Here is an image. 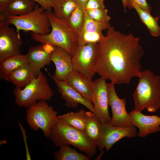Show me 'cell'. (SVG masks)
Listing matches in <instances>:
<instances>
[{
    "label": "cell",
    "mask_w": 160,
    "mask_h": 160,
    "mask_svg": "<svg viewBox=\"0 0 160 160\" xmlns=\"http://www.w3.org/2000/svg\"><path fill=\"white\" fill-rule=\"evenodd\" d=\"M140 38L125 34L111 26L98 43L97 73L115 84H129L142 71L144 51Z\"/></svg>",
    "instance_id": "6da1fadb"
},
{
    "label": "cell",
    "mask_w": 160,
    "mask_h": 160,
    "mask_svg": "<svg viewBox=\"0 0 160 160\" xmlns=\"http://www.w3.org/2000/svg\"><path fill=\"white\" fill-rule=\"evenodd\" d=\"M138 84L132 95L134 110L141 112L147 109L149 112L157 111L160 108V76L149 69L139 73Z\"/></svg>",
    "instance_id": "7a4b0ae2"
},
{
    "label": "cell",
    "mask_w": 160,
    "mask_h": 160,
    "mask_svg": "<svg viewBox=\"0 0 160 160\" xmlns=\"http://www.w3.org/2000/svg\"><path fill=\"white\" fill-rule=\"evenodd\" d=\"M56 147L71 145L92 158L97 146L85 133L67 124L59 119L52 129L49 137Z\"/></svg>",
    "instance_id": "3957f363"
},
{
    "label": "cell",
    "mask_w": 160,
    "mask_h": 160,
    "mask_svg": "<svg viewBox=\"0 0 160 160\" xmlns=\"http://www.w3.org/2000/svg\"><path fill=\"white\" fill-rule=\"evenodd\" d=\"M45 11L50 22L51 31L45 35L32 32L31 35L32 39L42 44L61 47L72 57L78 45V34L70 26L67 20L57 18L52 12Z\"/></svg>",
    "instance_id": "277c9868"
},
{
    "label": "cell",
    "mask_w": 160,
    "mask_h": 160,
    "mask_svg": "<svg viewBox=\"0 0 160 160\" xmlns=\"http://www.w3.org/2000/svg\"><path fill=\"white\" fill-rule=\"evenodd\" d=\"M13 92L16 104L20 107L27 108L39 101L49 100L53 95L47 78L41 71L23 89L15 87Z\"/></svg>",
    "instance_id": "5b68a950"
},
{
    "label": "cell",
    "mask_w": 160,
    "mask_h": 160,
    "mask_svg": "<svg viewBox=\"0 0 160 160\" xmlns=\"http://www.w3.org/2000/svg\"><path fill=\"white\" fill-rule=\"evenodd\" d=\"M25 120L31 129L41 130L48 138L51 130L58 120V112L47 101H39L27 108Z\"/></svg>",
    "instance_id": "8992f818"
},
{
    "label": "cell",
    "mask_w": 160,
    "mask_h": 160,
    "mask_svg": "<svg viewBox=\"0 0 160 160\" xmlns=\"http://www.w3.org/2000/svg\"><path fill=\"white\" fill-rule=\"evenodd\" d=\"M10 24L15 26L17 32L31 31L41 35H47L51 31V25L45 9L36 4L33 11L28 14L9 17Z\"/></svg>",
    "instance_id": "52a82bcc"
},
{
    "label": "cell",
    "mask_w": 160,
    "mask_h": 160,
    "mask_svg": "<svg viewBox=\"0 0 160 160\" xmlns=\"http://www.w3.org/2000/svg\"><path fill=\"white\" fill-rule=\"evenodd\" d=\"M98 57V43L77 46L72 57L73 70L92 79L97 73Z\"/></svg>",
    "instance_id": "ba28073f"
},
{
    "label": "cell",
    "mask_w": 160,
    "mask_h": 160,
    "mask_svg": "<svg viewBox=\"0 0 160 160\" xmlns=\"http://www.w3.org/2000/svg\"><path fill=\"white\" fill-rule=\"evenodd\" d=\"M137 134L136 127L133 125L123 127L114 126L110 123L100 124L99 136L96 143L99 150L105 148L108 151L121 139L134 138Z\"/></svg>",
    "instance_id": "9c48e42d"
},
{
    "label": "cell",
    "mask_w": 160,
    "mask_h": 160,
    "mask_svg": "<svg viewBox=\"0 0 160 160\" xmlns=\"http://www.w3.org/2000/svg\"><path fill=\"white\" fill-rule=\"evenodd\" d=\"M115 84L107 83L108 105L111 108L112 116L110 124L114 126L126 127L133 125L130 116L127 112L125 98H120L114 87Z\"/></svg>",
    "instance_id": "30bf717a"
},
{
    "label": "cell",
    "mask_w": 160,
    "mask_h": 160,
    "mask_svg": "<svg viewBox=\"0 0 160 160\" xmlns=\"http://www.w3.org/2000/svg\"><path fill=\"white\" fill-rule=\"evenodd\" d=\"M106 79L101 77L94 82L92 103L101 124L110 123L111 118L108 110Z\"/></svg>",
    "instance_id": "8fae6325"
},
{
    "label": "cell",
    "mask_w": 160,
    "mask_h": 160,
    "mask_svg": "<svg viewBox=\"0 0 160 160\" xmlns=\"http://www.w3.org/2000/svg\"><path fill=\"white\" fill-rule=\"evenodd\" d=\"M22 42L19 33L9 26L0 25V62L21 54Z\"/></svg>",
    "instance_id": "7c38bea8"
},
{
    "label": "cell",
    "mask_w": 160,
    "mask_h": 160,
    "mask_svg": "<svg viewBox=\"0 0 160 160\" xmlns=\"http://www.w3.org/2000/svg\"><path fill=\"white\" fill-rule=\"evenodd\" d=\"M111 26L109 22H97L84 13V23L79 34L77 46L89 43H98L104 35L102 31L108 29Z\"/></svg>",
    "instance_id": "4fadbf2b"
},
{
    "label": "cell",
    "mask_w": 160,
    "mask_h": 160,
    "mask_svg": "<svg viewBox=\"0 0 160 160\" xmlns=\"http://www.w3.org/2000/svg\"><path fill=\"white\" fill-rule=\"evenodd\" d=\"M47 72L48 75L56 84L58 92L65 102V105L69 108H74L81 104L96 115L93 104L85 99L78 92L71 87L65 80L57 79Z\"/></svg>",
    "instance_id": "5bb4252c"
},
{
    "label": "cell",
    "mask_w": 160,
    "mask_h": 160,
    "mask_svg": "<svg viewBox=\"0 0 160 160\" xmlns=\"http://www.w3.org/2000/svg\"><path fill=\"white\" fill-rule=\"evenodd\" d=\"M129 114L133 125L139 129L137 135L139 137H145L149 134L160 131V117L145 115L134 110Z\"/></svg>",
    "instance_id": "9a60e30c"
},
{
    "label": "cell",
    "mask_w": 160,
    "mask_h": 160,
    "mask_svg": "<svg viewBox=\"0 0 160 160\" xmlns=\"http://www.w3.org/2000/svg\"><path fill=\"white\" fill-rule=\"evenodd\" d=\"M30 47L26 55L28 63L33 68L38 76L41 69L51 63L54 46L49 44Z\"/></svg>",
    "instance_id": "2e32d148"
},
{
    "label": "cell",
    "mask_w": 160,
    "mask_h": 160,
    "mask_svg": "<svg viewBox=\"0 0 160 160\" xmlns=\"http://www.w3.org/2000/svg\"><path fill=\"white\" fill-rule=\"evenodd\" d=\"M51 61L56 68L53 76L57 79L65 80L73 71L71 56L61 47L54 46Z\"/></svg>",
    "instance_id": "e0dca14e"
},
{
    "label": "cell",
    "mask_w": 160,
    "mask_h": 160,
    "mask_svg": "<svg viewBox=\"0 0 160 160\" xmlns=\"http://www.w3.org/2000/svg\"><path fill=\"white\" fill-rule=\"evenodd\" d=\"M85 99L92 103L94 82L73 70L65 80Z\"/></svg>",
    "instance_id": "ac0fdd59"
},
{
    "label": "cell",
    "mask_w": 160,
    "mask_h": 160,
    "mask_svg": "<svg viewBox=\"0 0 160 160\" xmlns=\"http://www.w3.org/2000/svg\"><path fill=\"white\" fill-rule=\"evenodd\" d=\"M37 77L33 68L28 63L12 71L10 75L9 81L16 87L24 88Z\"/></svg>",
    "instance_id": "d6986e66"
},
{
    "label": "cell",
    "mask_w": 160,
    "mask_h": 160,
    "mask_svg": "<svg viewBox=\"0 0 160 160\" xmlns=\"http://www.w3.org/2000/svg\"><path fill=\"white\" fill-rule=\"evenodd\" d=\"M28 63L26 55L21 54L7 57L0 62V79L9 81L11 73L20 66Z\"/></svg>",
    "instance_id": "ffe728a7"
},
{
    "label": "cell",
    "mask_w": 160,
    "mask_h": 160,
    "mask_svg": "<svg viewBox=\"0 0 160 160\" xmlns=\"http://www.w3.org/2000/svg\"><path fill=\"white\" fill-rule=\"evenodd\" d=\"M133 8L135 9L141 21L148 28L150 34L157 37L160 36V27L158 24L159 17H154L151 13L145 10L135 4H132Z\"/></svg>",
    "instance_id": "44dd1931"
},
{
    "label": "cell",
    "mask_w": 160,
    "mask_h": 160,
    "mask_svg": "<svg viewBox=\"0 0 160 160\" xmlns=\"http://www.w3.org/2000/svg\"><path fill=\"white\" fill-rule=\"evenodd\" d=\"M36 4L31 0H11L4 9L10 16H21L33 11Z\"/></svg>",
    "instance_id": "7402d4cb"
},
{
    "label": "cell",
    "mask_w": 160,
    "mask_h": 160,
    "mask_svg": "<svg viewBox=\"0 0 160 160\" xmlns=\"http://www.w3.org/2000/svg\"><path fill=\"white\" fill-rule=\"evenodd\" d=\"M78 5L74 0H55L53 12L57 18L67 21Z\"/></svg>",
    "instance_id": "603a6c76"
},
{
    "label": "cell",
    "mask_w": 160,
    "mask_h": 160,
    "mask_svg": "<svg viewBox=\"0 0 160 160\" xmlns=\"http://www.w3.org/2000/svg\"><path fill=\"white\" fill-rule=\"evenodd\" d=\"M86 112L85 110L81 109L75 112H71L58 116V117L65 123L85 132Z\"/></svg>",
    "instance_id": "cb8c5ba5"
},
{
    "label": "cell",
    "mask_w": 160,
    "mask_h": 160,
    "mask_svg": "<svg viewBox=\"0 0 160 160\" xmlns=\"http://www.w3.org/2000/svg\"><path fill=\"white\" fill-rule=\"evenodd\" d=\"M85 132L95 142L99 138L100 124L96 115L91 111H86L85 118Z\"/></svg>",
    "instance_id": "d4e9b609"
},
{
    "label": "cell",
    "mask_w": 160,
    "mask_h": 160,
    "mask_svg": "<svg viewBox=\"0 0 160 160\" xmlns=\"http://www.w3.org/2000/svg\"><path fill=\"white\" fill-rule=\"evenodd\" d=\"M56 160H89L87 156L80 153L74 148H71L69 145L59 147V150L53 153Z\"/></svg>",
    "instance_id": "484cf974"
},
{
    "label": "cell",
    "mask_w": 160,
    "mask_h": 160,
    "mask_svg": "<svg viewBox=\"0 0 160 160\" xmlns=\"http://www.w3.org/2000/svg\"><path fill=\"white\" fill-rule=\"evenodd\" d=\"M84 21V12L78 5L72 13L67 22L70 26L79 35L83 28Z\"/></svg>",
    "instance_id": "4316f807"
},
{
    "label": "cell",
    "mask_w": 160,
    "mask_h": 160,
    "mask_svg": "<svg viewBox=\"0 0 160 160\" xmlns=\"http://www.w3.org/2000/svg\"><path fill=\"white\" fill-rule=\"evenodd\" d=\"M84 13L89 17L98 22H109L111 17L108 15L105 8L85 10Z\"/></svg>",
    "instance_id": "83f0119b"
},
{
    "label": "cell",
    "mask_w": 160,
    "mask_h": 160,
    "mask_svg": "<svg viewBox=\"0 0 160 160\" xmlns=\"http://www.w3.org/2000/svg\"><path fill=\"white\" fill-rule=\"evenodd\" d=\"M127 7L129 9L133 8L132 5L135 4L145 10L151 13V7L147 2L146 0H126Z\"/></svg>",
    "instance_id": "f1b7e54d"
},
{
    "label": "cell",
    "mask_w": 160,
    "mask_h": 160,
    "mask_svg": "<svg viewBox=\"0 0 160 160\" xmlns=\"http://www.w3.org/2000/svg\"><path fill=\"white\" fill-rule=\"evenodd\" d=\"M105 8L104 0H88L85 6V10Z\"/></svg>",
    "instance_id": "f546056e"
},
{
    "label": "cell",
    "mask_w": 160,
    "mask_h": 160,
    "mask_svg": "<svg viewBox=\"0 0 160 160\" xmlns=\"http://www.w3.org/2000/svg\"><path fill=\"white\" fill-rule=\"evenodd\" d=\"M39 4L45 11L52 12L55 0H31Z\"/></svg>",
    "instance_id": "4dcf8cb0"
},
{
    "label": "cell",
    "mask_w": 160,
    "mask_h": 160,
    "mask_svg": "<svg viewBox=\"0 0 160 160\" xmlns=\"http://www.w3.org/2000/svg\"><path fill=\"white\" fill-rule=\"evenodd\" d=\"M10 16L4 8H0V25L9 26Z\"/></svg>",
    "instance_id": "1f68e13d"
},
{
    "label": "cell",
    "mask_w": 160,
    "mask_h": 160,
    "mask_svg": "<svg viewBox=\"0 0 160 160\" xmlns=\"http://www.w3.org/2000/svg\"><path fill=\"white\" fill-rule=\"evenodd\" d=\"M18 123L23 135V139L24 140L25 142L26 150V160H31V157L28 148L27 143L26 141L27 138L26 131L23 127L22 126L21 124L19 121H18Z\"/></svg>",
    "instance_id": "d6a6232c"
},
{
    "label": "cell",
    "mask_w": 160,
    "mask_h": 160,
    "mask_svg": "<svg viewBox=\"0 0 160 160\" xmlns=\"http://www.w3.org/2000/svg\"><path fill=\"white\" fill-rule=\"evenodd\" d=\"M82 8L83 11H85V6L88 0H74Z\"/></svg>",
    "instance_id": "836d02e7"
},
{
    "label": "cell",
    "mask_w": 160,
    "mask_h": 160,
    "mask_svg": "<svg viewBox=\"0 0 160 160\" xmlns=\"http://www.w3.org/2000/svg\"><path fill=\"white\" fill-rule=\"evenodd\" d=\"M11 0H0V8H4Z\"/></svg>",
    "instance_id": "e575fe53"
},
{
    "label": "cell",
    "mask_w": 160,
    "mask_h": 160,
    "mask_svg": "<svg viewBox=\"0 0 160 160\" xmlns=\"http://www.w3.org/2000/svg\"><path fill=\"white\" fill-rule=\"evenodd\" d=\"M122 2L123 8L125 12H126V9L127 6V2L126 0H121Z\"/></svg>",
    "instance_id": "d590c367"
},
{
    "label": "cell",
    "mask_w": 160,
    "mask_h": 160,
    "mask_svg": "<svg viewBox=\"0 0 160 160\" xmlns=\"http://www.w3.org/2000/svg\"><path fill=\"white\" fill-rule=\"evenodd\" d=\"M101 152L100 154V155L98 156L97 157L96 159V160H100L101 159V157L104 154L105 151H103V150H101Z\"/></svg>",
    "instance_id": "8d00e7d4"
},
{
    "label": "cell",
    "mask_w": 160,
    "mask_h": 160,
    "mask_svg": "<svg viewBox=\"0 0 160 160\" xmlns=\"http://www.w3.org/2000/svg\"><path fill=\"white\" fill-rule=\"evenodd\" d=\"M6 143V141L5 140H1L0 141V145H1L3 144H5Z\"/></svg>",
    "instance_id": "74e56055"
}]
</instances>
